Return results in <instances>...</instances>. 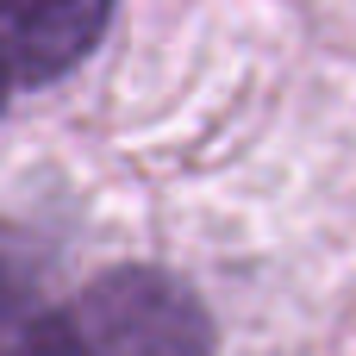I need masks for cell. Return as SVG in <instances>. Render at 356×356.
<instances>
[{"label": "cell", "mask_w": 356, "mask_h": 356, "mask_svg": "<svg viewBox=\"0 0 356 356\" xmlns=\"http://www.w3.org/2000/svg\"><path fill=\"white\" fill-rule=\"evenodd\" d=\"M0 356H213V319L181 275L125 263L44 313L19 307Z\"/></svg>", "instance_id": "cell-1"}, {"label": "cell", "mask_w": 356, "mask_h": 356, "mask_svg": "<svg viewBox=\"0 0 356 356\" xmlns=\"http://www.w3.org/2000/svg\"><path fill=\"white\" fill-rule=\"evenodd\" d=\"M113 25V0H0V75L38 88L69 75Z\"/></svg>", "instance_id": "cell-2"}, {"label": "cell", "mask_w": 356, "mask_h": 356, "mask_svg": "<svg viewBox=\"0 0 356 356\" xmlns=\"http://www.w3.org/2000/svg\"><path fill=\"white\" fill-rule=\"evenodd\" d=\"M19 307H25V282H19V275H13V269L0 263V325H6V319H13Z\"/></svg>", "instance_id": "cell-3"}, {"label": "cell", "mask_w": 356, "mask_h": 356, "mask_svg": "<svg viewBox=\"0 0 356 356\" xmlns=\"http://www.w3.org/2000/svg\"><path fill=\"white\" fill-rule=\"evenodd\" d=\"M6 94H13V81H6V75H0V106H6Z\"/></svg>", "instance_id": "cell-4"}]
</instances>
